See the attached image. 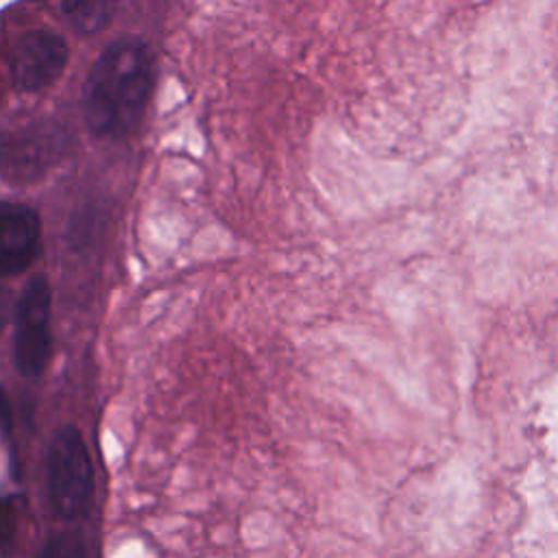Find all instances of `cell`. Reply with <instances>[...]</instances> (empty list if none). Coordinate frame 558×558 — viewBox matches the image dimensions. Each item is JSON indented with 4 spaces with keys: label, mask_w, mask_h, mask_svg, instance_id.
Returning a JSON list of instances; mask_svg holds the SVG:
<instances>
[{
    "label": "cell",
    "mask_w": 558,
    "mask_h": 558,
    "mask_svg": "<svg viewBox=\"0 0 558 558\" xmlns=\"http://www.w3.org/2000/svg\"><path fill=\"white\" fill-rule=\"evenodd\" d=\"M9 316H11V294L7 288L0 286V333L9 323Z\"/></svg>",
    "instance_id": "cell-11"
},
{
    "label": "cell",
    "mask_w": 558,
    "mask_h": 558,
    "mask_svg": "<svg viewBox=\"0 0 558 558\" xmlns=\"http://www.w3.org/2000/svg\"><path fill=\"white\" fill-rule=\"evenodd\" d=\"M39 558H87L85 545L76 534H59L48 541Z\"/></svg>",
    "instance_id": "cell-9"
},
{
    "label": "cell",
    "mask_w": 558,
    "mask_h": 558,
    "mask_svg": "<svg viewBox=\"0 0 558 558\" xmlns=\"http://www.w3.org/2000/svg\"><path fill=\"white\" fill-rule=\"evenodd\" d=\"M68 148V133L57 122H33L0 135V174L33 181L48 172Z\"/></svg>",
    "instance_id": "cell-4"
},
{
    "label": "cell",
    "mask_w": 558,
    "mask_h": 558,
    "mask_svg": "<svg viewBox=\"0 0 558 558\" xmlns=\"http://www.w3.org/2000/svg\"><path fill=\"white\" fill-rule=\"evenodd\" d=\"M50 283L44 275H35L24 286L15 305V338L13 357L15 368L35 379L44 373L50 360Z\"/></svg>",
    "instance_id": "cell-3"
},
{
    "label": "cell",
    "mask_w": 558,
    "mask_h": 558,
    "mask_svg": "<svg viewBox=\"0 0 558 558\" xmlns=\"http://www.w3.org/2000/svg\"><path fill=\"white\" fill-rule=\"evenodd\" d=\"M118 2L120 0H61V9L78 31L98 33L111 22Z\"/></svg>",
    "instance_id": "cell-7"
},
{
    "label": "cell",
    "mask_w": 558,
    "mask_h": 558,
    "mask_svg": "<svg viewBox=\"0 0 558 558\" xmlns=\"http://www.w3.org/2000/svg\"><path fill=\"white\" fill-rule=\"evenodd\" d=\"M46 488L50 508L63 521L81 519L92 499L94 471L87 447L76 427H61L48 449Z\"/></svg>",
    "instance_id": "cell-2"
},
{
    "label": "cell",
    "mask_w": 558,
    "mask_h": 558,
    "mask_svg": "<svg viewBox=\"0 0 558 558\" xmlns=\"http://www.w3.org/2000/svg\"><path fill=\"white\" fill-rule=\"evenodd\" d=\"M24 506L26 501L20 495L0 497V558H11L15 549Z\"/></svg>",
    "instance_id": "cell-8"
},
{
    "label": "cell",
    "mask_w": 558,
    "mask_h": 558,
    "mask_svg": "<svg viewBox=\"0 0 558 558\" xmlns=\"http://www.w3.org/2000/svg\"><path fill=\"white\" fill-rule=\"evenodd\" d=\"M155 85V57L140 37L111 41L83 85V118L98 137H122L144 116Z\"/></svg>",
    "instance_id": "cell-1"
},
{
    "label": "cell",
    "mask_w": 558,
    "mask_h": 558,
    "mask_svg": "<svg viewBox=\"0 0 558 558\" xmlns=\"http://www.w3.org/2000/svg\"><path fill=\"white\" fill-rule=\"evenodd\" d=\"M11 423H13L11 403H9V397H7L4 388L0 386V438L11 434Z\"/></svg>",
    "instance_id": "cell-10"
},
{
    "label": "cell",
    "mask_w": 558,
    "mask_h": 558,
    "mask_svg": "<svg viewBox=\"0 0 558 558\" xmlns=\"http://www.w3.org/2000/svg\"><path fill=\"white\" fill-rule=\"evenodd\" d=\"M41 244V220L28 205L0 201V275L28 268Z\"/></svg>",
    "instance_id": "cell-6"
},
{
    "label": "cell",
    "mask_w": 558,
    "mask_h": 558,
    "mask_svg": "<svg viewBox=\"0 0 558 558\" xmlns=\"http://www.w3.org/2000/svg\"><path fill=\"white\" fill-rule=\"evenodd\" d=\"M68 63L65 39L48 28L26 33L11 57V78L20 92H41L50 87Z\"/></svg>",
    "instance_id": "cell-5"
}]
</instances>
